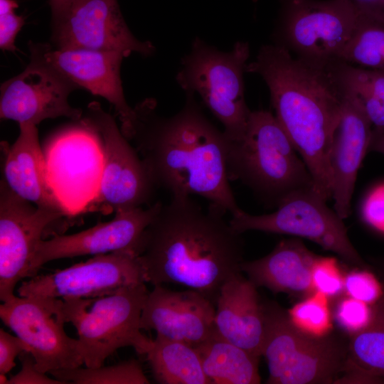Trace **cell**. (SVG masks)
Segmentation results:
<instances>
[{
	"label": "cell",
	"instance_id": "cell-24",
	"mask_svg": "<svg viewBox=\"0 0 384 384\" xmlns=\"http://www.w3.org/2000/svg\"><path fill=\"white\" fill-rule=\"evenodd\" d=\"M155 380L162 384H211L195 347L156 335L145 354Z\"/></svg>",
	"mask_w": 384,
	"mask_h": 384
},
{
	"label": "cell",
	"instance_id": "cell-11",
	"mask_svg": "<svg viewBox=\"0 0 384 384\" xmlns=\"http://www.w3.org/2000/svg\"><path fill=\"white\" fill-rule=\"evenodd\" d=\"M142 282L146 281L137 255L118 251L95 255L52 273L36 274L23 282L18 293L21 297L46 299H90Z\"/></svg>",
	"mask_w": 384,
	"mask_h": 384
},
{
	"label": "cell",
	"instance_id": "cell-35",
	"mask_svg": "<svg viewBox=\"0 0 384 384\" xmlns=\"http://www.w3.org/2000/svg\"><path fill=\"white\" fill-rule=\"evenodd\" d=\"M18 356L21 363V370L9 378L7 384H64L38 370L33 356L28 351H24Z\"/></svg>",
	"mask_w": 384,
	"mask_h": 384
},
{
	"label": "cell",
	"instance_id": "cell-38",
	"mask_svg": "<svg viewBox=\"0 0 384 384\" xmlns=\"http://www.w3.org/2000/svg\"><path fill=\"white\" fill-rule=\"evenodd\" d=\"M368 151L384 154V131H375L372 129Z\"/></svg>",
	"mask_w": 384,
	"mask_h": 384
},
{
	"label": "cell",
	"instance_id": "cell-12",
	"mask_svg": "<svg viewBox=\"0 0 384 384\" xmlns=\"http://www.w3.org/2000/svg\"><path fill=\"white\" fill-rule=\"evenodd\" d=\"M55 299L14 296L0 305V318L24 343L37 369L53 370L80 367L78 339L65 333L55 314Z\"/></svg>",
	"mask_w": 384,
	"mask_h": 384
},
{
	"label": "cell",
	"instance_id": "cell-17",
	"mask_svg": "<svg viewBox=\"0 0 384 384\" xmlns=\"http://www.w3.org/2000/svg\"><path fill=\"white\" fill-rule=\"evenodd\" d=\"M162 205L157 202L146 209L140 206L119 210L108 222L98 223L74 234L55 235L50 239H43L36 247L28 277L36 276L46 263L58 259L118 251H130L137 255L144 231Z\"/></svg>",
	"mask_w": 384,
	"mask_h": 384
},
{
	"label": "cell",
	"instance_id": "cell-36",
	"mask_svg": "<svg viewBox=\"0 0 384 384\" xmlns=\"http://www.w3.org/2000/svg\"><path fill=\"white\" fill-rule=\"evenodd\" d=\"M27 351L24 343L16 335L0 329V373L7 374L15 366V359Z\"/></svg>",
	"mask_w": 384,
	"mask_h": 384
},
{
	"label": "cell",
	"instance_id": "cell-7",
	"mask_svg": "<svg viewBox=\"0 0 384 384\" xmlns=\"http://www.w3.org/2000/svg\"><path fill=\"white\" fill-rule=\"evenodd\" d=\"M249 56L247 42L238 41L231 50L223 52L196 37L176 75L186 94L199 95L230 142L243 135L251 112L245 102L243 79Z\"/></svg>",
	"mask_w": 384,
	"mask_h": 384
},
{
	"label": "cell",
	"instance_id": "cell-31",
	"mask_svg": "<svg viewBox=\"0 0 384 384\" xmlns=\"http://www.w3.org/2000/svg\"><path fill=\"white\" fill-rule=\"evenodd\" d=\"M347 294L368 304L376 302L382 296L381 285L375 277L366 271H354L343 278Z\"/></svg>",
	"mask_w": 384,
	"mask_h": 384
},
{
	"label": "cell",
	"instance_id": "cell-10",
	"mask_svg": "<svg viewBox=\"0 0 384 384\" xmlns=\"http://www.w3.org/2000/svg\"><path fill=\"white\" fill-rule=\"evenodd\" d=\"M84 117L97 132L103 166L97 196L83 213L117 212L147 203L155 187L142 159L97 102L88 105Z\"/></svg>",
	"mask_w": 384,
	"mask_h": 384
},
{
	"label": "cell",
	"instance_id": "cell-15",
	"mask_svg": "<svg viewBox=\"0 0 384 384\" xmlns=\"http://www.w3.org/2000/svg\"><path fill=\"white\" fill-rule=\"evenodd\" d=\"M64 214L43 208L15 194L3 179L0 183V299L14 295V288L28 277L36 247L48 226Z\"/></svg>",
	"mask_w": 384,
	"mask_h": 384
},
{
	"label": "cell",
	"instance_id": "cell-1",
	"mask_svg": "<svg viewBox=\"0 0 384 384\" xmlns=\"http://www.w3.org/2000/svg\"><path fill=\"white\" fill-rule=\"evenodd\" d=\"M225 213L212 203L203 210L191 196H171L137 247L146 282L183 285L215 305L220 287L244 261L242 234L225 220Z\"/></svg>",
	"mask_w": 384,
	"mask_h": 384
},
{
	"label": "cell",
	"instance_id": "cell-6",
	"mask_svg": "<svg viewBox=\"0 0 384 384\" xmlns=\"http://www.w3.org/2000/svg\"><path fill=\"white\" fill-rule=\"evenodd\" d=\"M265 334L262 356L269 384H326L345 371L348 342L328 334L314 336L298 329L274 302H262Z\"/></svg>",
	"mask_w": 384,
	"mask_h": 384
},
{
	"label": "cell",
	"instance_id": "cell-27",
	"mask_svg": "<svg viewBox=\"0 0 384 384\" xmlns=\"http://www.w3.org/2000/svg\"><path fill=\"white\" fill-rule=\"evenodd\" d=\"M359 11L356 28L339 60L384 70V21Z\"/></svg>",
	"mask_w": 384,
	"mask_h": 384
},
{
	"label": "cell",
	"instance_id": "cell-9",
	"mask_svg": "<svg viewBox=\"0 0 384 384\" xmlns=\"http://www.w3.org/2000/svg\"><path fill=\"white\" fill-rule=\"evenodd\" d=\"M312 188L284 196L275 211L252 215L242 209L231 215L229 221L238 233L258 230L287 234L309 239L346 262L363 267L364 262L352 245L343 220Z\"/></svg>",
	"mask_w": 384,
	"mask_h": 384
},
{
	"label": "cell",
	"instance_id": "cell-23",
	"mask_svg": "<svg viewBox=\"0 0 384 384\" xmlns=\"http://www.w3.org/2000/svg\"><path fill=\"white\" fill-rule=\"evenodd\" d=\"M211 384H257L260 357L215 334L195 347Z\"/></svg>",
	"mask_w": 384,
	"mask_h": 384
},
{
	"label": "cell",
	"instance_id": "cell-16",
	"mask_svg": "<svg viewBox=\"0 0 384 384\" xmlns=\"http://www.w3.org/2000/svg\"><path fill=\"white\" fill-rule=\"evenodd\" d=\"M76 85L43 62L31 58L18 75L1 84L0 117L38 125L47 119L79 120L83 112L68 102Z\"/></svg>",
	"mask_w": 384,
	"mask_h": 384
},
{
	"label": "cell",
	"instance_id": "cell-30",
	"mask_svg": "<svg viewBox=\"0 0 384 384\" xmlns=\"http://www.w3.org/2000/svg\"><path fill=\"white\" fill-rule=\"evenodd\" d=\"M311 279L315 292L326 297H334L343 290V278L334 258L318 256L312 267Z\"/></svg>",
	"mask_w": 384,
	"mask_h": 384
},
{
	"label": "cell",
	"instance_id": "cell-33",
	"mask_svg": "<svg viewBox=\"0 0 384 384\" xmlns=\"http://www.w3.org/2000/svg\"><path fill=\"white\" fill-rule=\"evenodd\" d=\"M372 309L368 304L353 299H345L338 304L336 317L339 324L350 333L364 328L370 321Z\"/></svg>",
	"mask_w": 384,
	"mask_h": 384
},
{
	"label": "cell",
	"instance_id": "cell-37",
	"mask_svg": "<svg viewBox=\"0 0 384 384\" xmlns=\"http://www.w3.org/2000/svg\"><path fill=\"white\" fill-rule=\"evenodd\" d=\"M361 11L384 21V0H351Z\"/></svg>",
	"mask_w": 384,
	"mask_h": 384
},
{
	"label": "cell",
	"instance_id": "cell-19",
	"mask_svg": "<svg viewBox=\"0 0 384 384\" xmlns=\"http://www.w3.org/2000/svg\"><path fill=\"white\" fill-rule=\"evenodd\" d=\"M345 94L329 159L334 210L342 219L351 213L358 171L368 151L373 129L358 100L346 91Z\"/></svg>",
	"mask_w": 384,
	"mask_h": 384
},
{
	"label": "cell",
	"instance_id": "cell-3",
	"mask_svg": "<svg viewBox=\"0 0 384 384\" xmlns=\"http://www.w3.org/2000/svg\"><path fill=\"white\" fill-rule=\"evenodd\" d=\"M336 61L294 58L274 43L263 45L245 66L267 85L277 119L307 166L314 190L326 201L332 193L329 151L346 96Z\"/></svg>",
	"mask_w": 384,
	"mask_h": 384
},
{
	"label": "cell",
	"instance_id": "cell-4",
	"mask_svg": "<svg viewBox=\"0 0 384 384\" xmlns=\"http://www.w3.org/2000/svg\"><path fill=\"white\" fill-rule=\"evenodd\" d=\"M230 181L239 180L272 203L302 189L313 188L310 172L272 112L251 111L243 135L230 142Z\"/></svg>",
	"mask_w": 384,
	"mask_h": 384
},
{
	"label": "cell",
	"instance_id": "cell-18",
	"mask_svg": "<svg viewBox=\"0 0 384 384\" xmlns=\"http://www.w3.org/2000/svg\"><path fill=\"white\" fill-rule=\"evenodd\" d=\"M215 314V305L198 291L154 285L142 311L141 328L196 347L217 334Z\"/></svg>",
	"mask_w": 384,
	"mask_h": 384
},
{
	"label": "cell",
	"instance_id": "cell-34",
	"mask_svg": "<svg viewBox=\"0 0 384 384\" xmlns=\"http://www.w3.org/2000/svg\"><path fill=\"white\" fill-rule=\"evenodd\" d=\"M361 216L368 225L384 233V183L367 194L362 203Z\"/></svg>",
	"mask_w": 384,
	"mask_h": 384
},
{
	"label": "cell",
	"instance_id": "cell-28",
	"mask_svg": "<svg viewBox=\"0 0 384 384\" xmlns=\"http://www.w3.org/2000/svg\"><path fill=\"white\" fill-rule=\"evenodd\" d=\"M65 383L75 384H148L140 363L135 359L97 368H75L49 373Z\"/></svg>",
	"mask_w": 384,
	"mask_h": 384
},
{
	"label": "cell",
	"instance_id": "cell-5",
	"mask_svg": "<svg viewBox=\"0 0 384 384\" xmlns=\"http://www.w3.org/2000/svg\"><path fill=\"white\" fill-rule=\"evenodd\" d=\"M146 282L121 287L106 296L55 299V314L71 323L78 336V351L87 368L103 366L117 350L131 346L146 354L152 339L141 328L142 311L149 294Z\"/></svg>",
	"mask_w": 384,
	"mask_h": 384
},
{
	"label": "cell",
	"instance_id": "cell-2",
	"mask_svg": "<svg viewBox=\"0 0 384 384\" xmlns=\"http://www.w3.org/2000/svg\"><path fill=\"white\" fill-rule=\"evenodd\" d=\"M169 117L156 114V102L135 107L130 140L154 185L171 196L198 195L231 215L238 206L228 173L229 140L205 115L194 95Z\"/></svg>",
	"mask_w": 384,
	"mask_h": 384
},
{
	"label": "cell",
	"instance_id": "cell-39",
	"mask_svg": "<svg viewBox=\"0 0 384 384\" xmlns=\"http://www.w3.org/2000/svg\"><path fill=\"white\" fill-rule=\"evenodd\" d=\"M75 0H48L52 11V16H55L64 11Z\"/></svg>",
	"mask_w": 384,
	"mask_h": 384
},
{
	"label": "cell",
	"instance_id": "cell-32",
	"mask_svg": "<svg viewBox=\"0 0 384 384\" xmlns=\"http://www.w3.org/2000/svg\"><path fill=\"white\" fill-rule=\"evenodd\" d=\"M18 7L16 0H0V48L14 52L16 37L25 23L23 16L15 12Z\"/></svg>",
	"mask_w": 384,
	"mask_h": 384
},
{
	"label": "cell",
	"instance_id": "cell-29",
	"mask_svg": "<svg viewBox=\"0 0 384 384\" xmlns=\"http://www.w3.org/2000/svg\"><path fill=\"white\" fill-rule=\"evenodd\" d=\"M288 315L298 329L314 336L327 335L332 328L327 297L320 292L294 305Z\"/></svg>",
	"mask_w": 384,
	"mask_h": 384
},
{
	"label": "cell",
	"instance_id": "cell-26",
	"mask_svg": "<svg viewBox=\"0 0 384 384\" xmlns=\"http://www.w3.org/2000/svg\"><path fill=\"white\" fill-rule=\"evenodd\" d=\"M346 92L359 102L373 130L384 131V70L361 68L341 60L336 63Z\"/></svg>",
	"mask_w": 384,
	"mask_h": 384
},
{
	"label": "cell",
	"instance_id": "cell-20",
	"mask_svg": "<svg viewBox=\"0 0 384 384\" xmlns=\"http://www.w3.org/2000/svg\"><path fill=\"white\" fill-rule=\"evenodd\" d=\"M215 325L223 339L260 357L265 334L264 313L257 287L238 272L220 287Z\"/></svg>",
	"mask_w": 384,
	"mask_h": 384
},
{
	"label": "cell",
	"instance_id": "cell-14",
	"mask_svg": "<svg viewBox=\"0 0 384 384\" xmlns=\"http://www.w3.org/2000/svg\"><path fill=\"white\" fill-rule=\"evenodd\" d=\"M31 58L46 64L78 88L107 100L114 106L121 131L130 140L137 119L135 109L127 102L120 68L127 56L120 52L85 48H59L45 43H30Z\"/></svg>",
	"mask_w": 384,
	"mask_h": 384
},
{
	"label": "cell",
	"instance_id": "cell-22",
	"mask_svg": "<svg viewBox=\"0 0 384 384\" xmlns=\"http://www.w3.org/2000/svg\"><path fill=\"white\" fill-rule=\"evenodd\" d=\"M317 257L299 240H283L265 257L244 260L240 271L257 287H264L274 293L310 296L315 292L311 270Z\"/></svg>",
	"mask_w": 384,
	"mask_h": 384
},
{
	"label": "cell",
	"instance_id": "cell-21",
	"mask_svg": "<svg viewBox=\"0 0 384 384\" xmlns=\"http://www.w3.org/2000/svg\"><path fill=\"white\" fill-rule=\"evenodd\" d=\"M4 174L7 186L18 196L39 208L68 215L48 183L36 125L19 124V134L7 149Z\"/></svg>",
	"mask_w": 384,
	"mask_h": 384
},
{
	"label": "cell",
	"instance_id": "cell-25",
	"mask_svg": "<svg viewBox=\"0 0 384 384\" xmlns=\"http://www.w3.org/2000/svg\"><path fill=\"white\" fill-rule=\"evenodd\" d=\"M346 372L354 380L382 381L384 378V302L372 309L369 323L351 333Z\"/></svg>",
	"mask_w": 384,
	"mask_h": 384
},
{
	"label": "cell",
	"instance_id": "cell-13",
	"mask_svg": "<svg viewBox=\"0 0 384 384\" xmlns=\"http://www.w3.org/2000/svg\"><path fill=\"white\" fill-rule=\"evenodd\" d=\"M52 40L56 48L154 53L150 41L138 40L127 26L117 0H75L52 16Z\"/></svg>",
	"mask_w": 384,
	"mask_h": 384
},
{
	"label": "cell",
	"instance_id": "cell-8",
	"mask_svg": "<svg viewBox=\"0 0 384 384\" xmlns=\"http://www.w3.org/2000/svg\"><path fill=\"white\" fill-rule=\"evenodd\" d=\"M359 12L351 0H281L275 44L306 60H339Z\"/></svg>",
	"mask_w": 384,
	"mask_h": 384
},
{
	"label": "cell",
	"instance_id": "cell-40",
	"mask_svg": "<svg viewBox=\"0 0 384 384\" xmlns=\"http://www.w3.org/2000/svg\"><path fill=\"white\" fill-rule=\"evenodd\" d=\"M8 380L6 374L0 373V384H7Z\"/></svg>",
	"mask_w": 384,
	"mask_h": 384
}]
</instances>
